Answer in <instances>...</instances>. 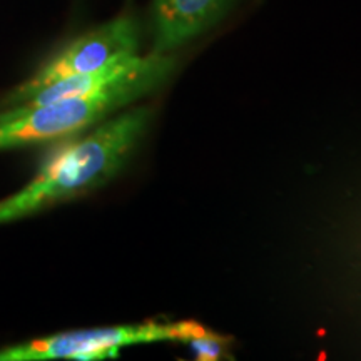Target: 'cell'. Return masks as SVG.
I'll return each mask as SVG.
<instances>
[{
  "instance_id": "6da1fadb",
  "label": "cell",
  "mask_w": 361,
  "mask_h": 361,
  "mask_svg": "<svg viewBox=\"0 0 361 361\" xmlns=\"http://www.w3.org/2000/svg\"><path fill=\"white\" fill-rule=\"evenodd\" d=\"M152 117L147 106L96 124L82 137L61 144L24 188L0 200V226L94 191L124 168Z\"/></svg>"
},
{
  "instance_id": "7a4b0ae2",
  "label": "cell",
  "mask_w": 361,
  "mask_h": 361,
  "mask_svg": "<svg viewBox=\"0 0 361 361\" xmlns=\"http://www.w3.org/2000/svg\"><path fill=\"white\" fill-rule=\"evenodd\" d=\"M174 59L152 52L137 57L123 75L78 96L37 106H16L0 111V151L64 141L92 128L114 112L156 90L174 71Z\"/></svg>"
},
{
  "instance_id": "3957f363",
  "label": "cell",
  "mask_w": 361,
  "mask_h": 361,
  "mask_svg": "<svg viewBox=\"0 0 361 361\" xmlns=\"http://www.w3.org/2000/svg\"><path fill=\"white\" fill-rule=\"evenodd\" d=\"M204 331L206 328L196 322H144L119 326L75 329L0 348V361L106 360L114 358L126 346L161 341H188Z\"/></svg>"
},
{
  "instance_id": "277c9868",
  "label": "cell",
  "mask_w": 361,
  "mask_h": 361,
  "mask_svg": "<svg viewBox=\"0 0 361 361\" xmlns=\"http://www.w3.org/2000/svg\"><path fill=\"white\" fill-rule=\"evenodd\" d=\"M141 32L130 17H119L80 35L66 49L45 62L30 79L17 85L0 101V111L24 104L45 85L66 78L104 69V67L139 54Z\"/></svg>"
},
{
  "instance_id": "5b68a950",
  "label": "cell",
  "mask_w": 361,
  "mask_h": 361,
  "mask_svg": "<svg viewBox=\"0 0 361 361\" xmlns=\"http://www.w3.org/2000/svg\"><path fill=\"white\" fill-rule=\"evenodd\" d=\"M233 0H154V51L169 54L206 32L224 16Z\"/></svg>"
},
{
  "instance_id": "8992f818",
  "label": "cell",
  "mask_w": 361,
  "mask_h": 361,
  "mask_svg": "<svg viewBox=\"0 0 361 361\" xmlns=\"http://www.w3.org/2000/svg\"><path fill=\"white\" fill-rule=\"evenodd\" d=\"M191 346L192 353L196 355L197 360L204 361H213V360H221L226 355V346H228V340L219 335H214L209 329H206L201 335L192 336L191 340H188Z\"/></svg>"
}]
</instances>
